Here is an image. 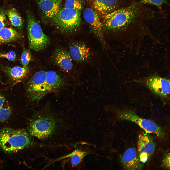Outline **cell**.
I'll return each instance as SVG.
<instances>
[{
  "label": "cell",
  "instance_id": "obj_1",
  "mask_svg": "<svg viewBox=\"0 0 170 170\" xmlns=\"http://www.w3.org/2000/svg\"><path fill=\"white\" fill-rule=\"evenodd\" d=\"M65 83L63 78L55 71L40 70L29 81L27 91L31 100L38 102L47 94L58 91Z\"/></svg>",
  "mask_w": 170,
  "mask_h": 170
},
{
  "label": "cell",
  "instance_id": "obj_2",
  "mask_svg": "<svg viewBox=\"0 0 170 170\" xmlns=\"http://www.w3.org/2000/svg\"><path fill=\"white\" fill-rule=\"evenodd\" d=\"M32 143L24 129L4 127L0 129V148L6 153L17 152L30 146Z\"/></svg>",
  "mask_w": 170,
  "mask_h": 170
},
{
  "label": "cell",
  "instance_id": "obj_3",
  "mask_svg": "<svg viewBox=\"0 0 170 170\" xmlns=\"http://www.w3.org/2000/svg\"><path fill=\"white\" fill-rule=\"evenodd\" d=\"M103 108L105 111L114 115L117 120L133 122L145 132L155 134L161 139L164 138V133L160 126L152 121L140 117L134 111L127 109H119L111 104L104 106Z\"/></svg>",
  "mask_w": 170,
  "mask_h": 170
},
{
  "label": "cell",
  "instance_id": "obj_4",
  "mask_svg": "<svg viewBox=\"0 0 170 170\" xmlns=\"http://www.w3.org/2000/svg\"><path fill=\"white\" fill-rule=\"evenodd\" d=\"M27 23L29 48L36 51L45 49L49 43V38L43 32L40 25L31 13L28 14Z\"/></svg>",
  "mask_w": 170,
  "mask_h": 170
},
{
  "label": "cell",
  "instance_id": "obj_5",
  "mask_svg": "<svg viewBox=\"0 0 170 170\" xmlns=\"http://www.w3.org/2000/svg\"><path fill=\"white\" fill-rule=\"evenodd\" d=\"M57 120L51 114H41L33 120L28 128L31 136L40 139H45L51 136L56 128Z\"/></svg>",
  "mask_w": 170,
  "mask_h": 170
},
{
  "label": "cell",
  "instance_id": "obj_6",
  "mask_svg": "<svg viewBox=\"0 0 170 170\" xmlns=\"http://www.w3.org/2000/svg\"><path fill=\"white\" fill-rule=\"evenodd\" d=\"M80 11L65 7L61 8L52 19L53 23L61 32L66 33L72 32L80 25Z\"/></svg>",
  "mask_w": 170,
  "mask_h": 170
},
{
  "label": "cell",
  "instance_id": "obj_7",
  "mask_svg": "<svg viewBox=\"0 0 170 170\" xmlns=\"http://www.w3.org/2000/svg\"><path fill=\"white\" fill-rule=\"evenodd\" d=\"M155 144L149 133L145 132L139 135L137 141L138 155L140 161L145 163L154 153Z\"/></svg>",
  "mask_w": 170,
  "mask_h": 170
},
{
  "label": "cell",
  "instance_id": "obj_8",
  "mask_svg": "<svg viewBox=\"0 0 170 170\" xmlns=\"http://www.w3.org/2000/svg\"><path fill=\"white\" fill-rule=\"evenodd\" d=\"M99 15L94 9L89 8L85 9L83 14L84 19L89 24L93 32L105 46L106 43L102 32V24Z\"/></svg>",
  "mask_w": 170,
  "mask_h": 170
},
{
  "label": "cell",
  "instance_id": "obj_9",
  "mask_svg": "<svg viewBox=\"0 0 170 170\" xmlns=\"http://www.w3.org/2000/svg\"><path fill=\"white\" fill-rule=\"evenodd\" d=\"M146 84L154 94L162 98H166L170 93V80L157 76L148 78Z\"/></svg>",
  "mask_w": 170,
  "mask_h": 170
},
{
  "label": "cell",
  "instance_id": "obj_10",
  "mask_svg": "<svg viewBox=\"0 0 170 170\" xmlns=\"http://www.w3.org/2000/svg\"><path fill=\"white\" fill-rule=\"evenodd\" d=\"M119 160L125 170H140L143 168V164L140 161L137 151L134 148L128 149L119 156Z\"/></svg>",
  "mask_w": 170,
  "mask_h": 170
},
{
  "label": "cell",
  "instance_id": "obj_11",
  "mask_svg": "<svg viewBox=\"0 0 170 170\" xmlns=\"http://www.w3.org/2000/svg\"><path fill=\"white\" fill-rule=\"evenodd\" d=\"M63 0H37L43 18L52 20L61 8Z\"/></svg>",
  "mask_w": 170,
  "mask_h": 170
},
{
  "label": "cell",
  "instance_id": "obj_12",
  "mask_svg": "<svg viewBox=\"0 0 170 170\" xmlns=\"http://www.w3.org/2000/svg\"><path fill=\"white\" fill-rule=\"evenodd\" d=\"M129 1V0H92V2L94 9L100 15L104 17L108 14L117 9L122 3L131 4L128 3H132L128 2Z\"/></svg>",
  "mask_w": 170,
  "mask_h": 170
},
{
  "label": "cell",
  "instance_id": "obj_13",
  "mask_svg": "<svg viewBox=\"0 0 170 170\" xmlns=\"http://www.w3.org/2000/svg\"><path fill=\"white\" fill-rule=\"evenodd\" d=\"M69 53L72 58L78 62L88 60L91 55L90 48L85 43L79 42H73L70 45Z\"/></svg>",
  "mask_w": 170,
  "mask_h": 170
},
{
  "label": "cell",
  "instance_id": "obj_14",
  "mask_svg": "<svg viewBox=\"0 0 170 170\" xmlns=\"http://www.w3.org/2000/svg\"><path fill=\"white\" fill-rule=\"evenodd\" d=\"M53 59L54 62L64 71L68 72L72 70V58L66 50L62 48L57 49L53 54Z\"/></svg>",
  "mask_w": 170,
  "mask_h": 170
},
{
  "label": "cell",
  "instance_id": "obj_15",
  "mask_svg": "<svg viewBox=\"0 0 170 170\" xmlns=\"http://www.w3.org/2000/svg\"><path fill=\"white\" fill-rule=\"evenodd\" d=\"M4 72L13 83H19L24 80L28 74L29 71L28 67L16 66L13 67L5 66L3 67Z\"/></svg>",
  "mask_w": 170,
  "mask_h": 170
},
{
  "label": "cell",
  "instance_id": "obj_16",
  "mask_svg": "<svg viewBox=\"0 0 170 170\" xmlns=\"http://www.w3.org/2000/svg\"><path fill=\"white\" fill-rule=\"evenodd\" d=\"M21 37V34L14 29L4 27L0 30V45L15 41Z\"/></svg>",
  "mask_w": 170,
  "mask_h": 170
},
{
  "label": "cell",
  "instance_id": "obj_17",
  "mask_svg": "<svg viewBox=\"0 0 170 170\" xmlns=\"http://www.w3.org/2000/svg\"><path fill=\"white\" fill-rule=\"evenodd\" d=\"M11 24L20 31L22 30L23 25V19L16 10L14 8L8 10L6 12Z\"/></svg>",
  "mask_w": 170,
  "mask_h": 170
},
{
  "label": "cell",
  "instance_id": "obj_18",
  "mask_svg": "<svg viewBox=\"0 0 170 170\" xmlns=\"http://www.w3.org/2000/svg\"><path fill=\"white\" fill-rule=\"evenodd\" d=\"M11 110L4 97L0 94V123L7 120L10 116Z\"/></svg>",
  "mask_w": 170,
  "mask_h": 170
},
{
  "label": "cell",
  "instance_id": "obj_19",
  "mask_svg": "<svg viewBox=\"0 0 170 170\" xmlns=\"http://www.w3.org/2000/svg\"><path fill=\"white\" fill-rule=\"evenodd\" d=\"M87 152L81 150L77 149L70 153L67 157H70L71 163L73 166L78 165L88 154Z\"/></svg>",
  "mask_w": 170,
  "mask_h": 170
},
{
  "label": "cell",
  "instance_id": "obj_20",
  "mask_svg": "<svg viewBox=\"0 0 170 170\" xmlns=\"http://www.w3.org/2000/svg\"><path fill=\"white\" fill-rule=\"evenodd\" d=\"M65 7L80 11L83 8V4L80 0H66Z\"/></svg>",
  "mask_w": 170,
  "mask_h": 170
},
{
  "label": "cell",
  "instance_id": "obj_21",
  "mask_svg": "<svg viewBox=\"0 0 170 170\" xmlns=\"http://www.w3.org/2000/svg\"><path fill=\"white\" fill-rule=\"evenodd\" d=\"M32 60V55L30 51L24 47L21 57V61L23 66H28L29 63Z\"/></svg>",
  "mask_w": 170,
  "mask_h": 170
},
{
  "label": "cell",
  "instance_id": "obj_22",
  "mask_svg": "<svg viewBox=\"0 0 170 170\" xmlns=\"http://www.w3.org/2000/svg\"><path fill=\"white\" fill-rule=\"evenodd\" d=\"M141 3L144 4H149L154 5L159 8L165 4L168 5L166 0H140Z\"/></svg>",
  "mask_w": 170,
  "mask_h": 170
},
{
  "label": "cell",
  "instance_id": "obj_23",
  "mask_svg": "<svg viewBox=\"0 0 170 170\" xmlns=\"http://www.w3.org/2000/svg\"><path fill=\"white\" fill-rule=\"evenodd\" d=\"M4 58L8 60L13 61H15L16 58L15 53L13 51H10L7 52H0V58Z\"/></svg>",
  "mask_w": 170,
  "mask_h": 170
},
{
  "label": "cell",
  "instance_id": "obj_24",
  "mask_svg": "<svg viewBox=\"0 0 170 170\" xmlns=\"http://www.w3.org/2000/svg\"><path fill=\"white\" fill-rule=\"evenodd\" d=\"M6 13L2 8H0V30L5 27L6 21Z\"/></svg>",
  "mask_w": 170,
  "mask_h": 170
},
{
  "label": "cell",
  "instance_id": "obj_25",
  "mask_svg": "<svg viewBox=\"0 0 170 170\" xmlns=\"http://www.w3.org/2000/svg\"><path fill=\"white\" fill-rule=\"evenodd\" d=\"M163 166L166 169H170V153H167L164 156L162 162Z\"/></svg>",
  "mask_w": 170,
  "mask_h": 170
},
{
  "label": "cell",
  "instance_id": "obj_26",
  "mask_svg": "<svg viewBox=\"0 0 170 170\" xmlns=\"http://www.w3.org/2000/svg\"></svg>",
  "mask_w": 170,
  "mask_h": 170
}]
</instances>
